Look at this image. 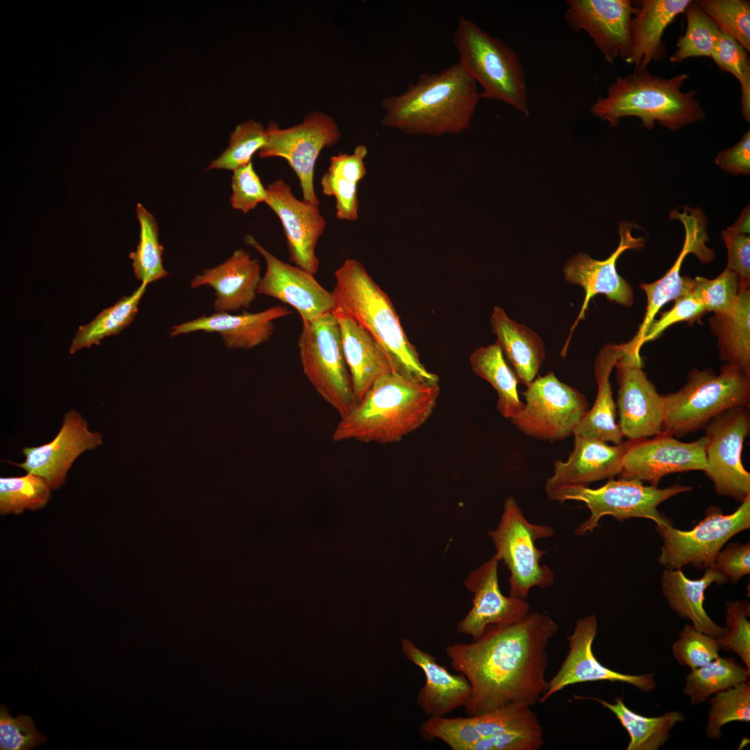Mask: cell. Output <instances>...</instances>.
<instances>
[{
    "mask_svg": "<svg viewBox=\"0 0 750 750\" xmlns=\"http://www.w3.org/2000/svg\"><path fill=\"white\" fill-rule=\"evenodd\" d=\"M244 241L256 249L266 263L258 294L292 306L299 312L302 322L314 320L334 310L336 305L332 292L319 284L315 274L281 260L251 235H247Z\"/></svg>",
    "mask_w": 750,
    "mask_h": 750,
    "instance_id": "cell-16",
    "label": "cell"
},
{
    "mask_svg": "<svg viewBox=\"0 0 750 750\" xmlns=\"http://www.w3.org/2000/svg\"><path fill=\"white\" fill-rule=\"evenodd\" d=\"M333 312L340 325L344 356L358 403L378 378L400 369L383 346L350 315L339 307Z\"/></svg>",
    "mask_w": 750,
    "mask_h": 750,
    "instance_id": "cell-27",
    "label": "cell"
},
{
    "mask_svg": "<svg viewBox=\"0 0 750 750\" xmlns=\"http://www.w3.org/2000/svg\"><path fill=\"white\" fill-rule=\"evenodd\" d=\"M688 77L681 74L665 78L651 74L648 69L634 71L618 77L608 88L606 95L592 105L591 112L612 126L623 117H637L649 130L656 122L670 131L680 129L705 117L696 91L681 90Z\"/></svg>",
    "mask_w": 750,
    "mask_h": 750,
    "instance_id": "cell-4",
    "label": "cell"
},
{
    "mask_svg": "<svg viewBox=\"0 0 750 750\" xmlns=\"http://www.w3.org/2000/svg\"><path fill=\"white\" fill-rule=\"evenodd\" d=\"M633 227V224L628 222L619 224V246L608 258L599 260L588 254L579 253L565 263L563 267L565 279L569 283L581 286L585 294L576 324L584 318L590 301L597 294H604L608 300L624 306L633 305V289L629 283L618 274L616 262L624 251L640 249L644 246L643 238L632 235Z\"/></svg>",
    "mask_w": 750,
    "mask_h": 750,
    "instance_id": "cell-22",
    "label": "cell"
},
{
    "mask_svg": "<svg viewBox=\"0 0 750 750\" xmlns=\"http://www.w3.org/2000/svg\"><path fill=\"white\" fill-rule=\"evenodd\" d=\"M291 314L286 306H272L256 313L244 312L232 315L216 312L173 326L169 329V336L195 331L216 333L228 349H247L268 340L274 329V321Z\"/></svg>",
    "mask_w": 750,
    "mask_h": 750,
    "instance_id": "cell-29",
    "label": "cell"
},
{
    "mask_svg": "<svg viewBox=\"0 0 750 750\" xmlns=\"http://www.w3.org/2000/svg\"><path fill=\"white\" fill-rule=\"evenodd\" d=\"M481 99L477 83L458 62L422 74L402 93L384 98L381 124L412 135L461 133L470 126Z\"/></svg>",
    "mask_w": 750,
    "mask_h": 750,
    "instance_id": "cell-3",
    "label": "cell"
},
{
    "mask_svg": "<svg viewBox=\"0 0 750 750\" xmlns=\"http://www.w3.org/2000/svg\"><path fill=\"white\" fill-rule=\"evenodd\" d=\"M692 487L675 483L666 488L644 485L635 479L610 478L598 488L588 486H569L547 494L551 501L563 503L572 500L585 503L590 515L576 528V535L592 532L599 526L600 519L610 515L624 520L638 517L654 521L658 526H671V521L661 514L658 506L665 500L680 493L689 492Z\"/></svg>",
    "mask_w": 750,
    "mask_h": 750,
    "instance_id": "cell-8",
    "label": "cell"
},
{
    "mask_svg": "<svg viewBox=\"0 0 750 750\" xmlns=\"http://www.w3.org/2000/svg\"><path fill=\"white\" fill-rule=\"evenodd\" d=\"M705 436L683 442L662 432L652 439L635 440L626 453L619 478L647 481L658 487L661 478L672 473L706 468Z\"/></svg>",
    "mask_w": 750,
    "mask_h": 750,
    "instance_id": "cell-17",
    "label": "cell"
},
{
    "mask_svg": "<svg viewBox=\"0 0 750 750\" xmlns=\"http://www.w3.org/2000/svg\"><path fill=\"white\" fill-rule=\"evenodd\" d=\"M544 743L542 726L517 728L482 739L467 750H538Z\"/></svg>",
    "mask_w": 750,
    "mask_h": 750,
    "instance_id": "cell-52",
    "label": "cell"
},
{
    "mask_svg": "<svg viewBox=\"0 0 750 750\" xmlns=\"http://www.w3.org/2000/svg\"><path fill=\"white\" fill-rule=\"evenodd\" d=\"M662 432L683 437L704 428L714 417L733 407L750 406V374L726 363L719 374L712 369H692L687 383L662 395Z\"/></svg>",
    "mask_w": 750,
    "mask_h": 750,
    "instance_id": "cell-7",
    "label": "cell"
},
{
    "mask_svg": "<svg viewBox=\"0 0 750 750\" xmlns=\"http://www.w3.org/2000/svg\"><path fill=\"white\" fill-rule=\"evenodd\" d=\"M557 631L549 615L533 612L512 624L490 625L471 642L447 646L452 667L472 687L467 715L539 702L548 687V644Z\"/></svg>",
    "mask_w": 750,
    "mask_h": 750,
    "instance_id": "cell-1",
    "label": "cell"
},
{
    "mask_svg": "<svg viewBox=\"0 0 750 750\" xmlns=\"http://www.w3.org/2000/svg\"><path fill=\"white\" fill-rule=\"evenodd\" d=\"M598 622L593 614L579 619L573 632L567 636L568 652L557 673L548 681L546 692L540 697L542 703L555 693L571 685L595 681L620 682L649 692L656 687L653 674L631 675L605 667L594 655L592 644L597 635Z\"/></svg>",
    "mask_w": 750,
    "mask_h": 750,
    "instance_id": "cell-18",
    "label": "cell"
},
{
    "mask_svg": "<svg viewBox=\"0 0 750 750\" xmlns=\"http://www.w3.org/2000/svg\"><path fill=\"white\" fill-rule=\"evenodd\" d=\"M47 738L39 733L33 719L21 715L10 716L6 706L0 705V749L30 750L43 744Z\"/></svg>",
    "mask_w": 750,
    "mask_h": 750,
    "instance_id": "cell-49",
    "label": "cell"
},
{
    "mask_svg": "<svg viewBox=\"0 0 750 750\" xmlns=\"http://www.w3.org/2000/svg\"><path fill=\"white\" fill-rule=\"evenodd\" d=\"M677 662L691 670L702 667L719 657L716 638L685 624L672 647Z\"/></svg>",
    "mask_w": 750,
    "mask_h": 750,
    "instance_id": "cell-48",
    "label": "cell"
},
{
    "mask_svg": "<svg viewBox=\"0 0 750 750\" xmlns=\"http://www.w3.org/2000/svg\"><path fill=\"white\" fill-rule=\"evenodd\" d=\"M565 19L575 31H584L609 62L626 60L630 51V23L639 8L629 0H568Z\"/></svg>",
    "mask_w": 750,
    "mask_h": 750,
    "instance_id": "cell-21",
    "label": "cell"
},
{
    "mask_svg": "<svg viewBox=\"0 0 750 750\" xmlns=\"http://www.w3.org/2000/svg\"><path fill=\"white\" fill-rule=\"evenodd\" d=\"M267 189L269 196L265 204L281 222L290 260L315 274L319 266L316 247L326 227L319 206L298 199L290 185L281 179L273 181Z\"/></svg>",
    "mask_w": 750,
    "mask_h": 750,
    "instance_id": "cell-20",
    "label": "cell"
},
{
    "mask_svg": "<svg viewBox=\"0 0 750 750\" xmlns=\"http://www.w3.org/2000/svg\"><path fill=\"white\" fill-rule=\"evenodd\" d=\"M469 362L473 372L497 392V408L501 415L510 419L518 415L524 405L518 394L519 381L499 344L496 342L476 349L471 354Z\"/></svg>",
    "mask_w": 750,
    "mask_h": 750,
    "instance_id": "cell-37",
    "label": "cell"
},
{
    "mask_svg": "<svg viewBox=\"0 0 750 750\" xmlns=\"http://www.w3.org/2000/svg\"><path fill=\"white\" fill-rule=\"evenodd\" d=\"M267 142L259 151L260 158L279 157L287 160L295 172L303 200L319 206L314 188V172L317 158L324 147L338 142L341 133L335 120L319 111L307 115L301 123L281 128L271 121L266 128Z\"/></svg>",
    "mask_w": 750,
    "mask_h": 750,
    "instance_id": "cell-13",
    "label": "cell"
},
{
    "mask_svg": "<svg viewBox=\"0 0 750 750\" xmlns=\"http://www.w3.org/2000/svg\"><path fill=\"white\" fill-rule=\"evenodd\" d=\"M401 648L405 657L424 674L425 684L420 689L416 702L425 715L428 718L446 717L467 705L472 687L463 674H451L437 661L436 657L407 638L401 641Z\"/></svg>",
    "mask_w": 750,
    "mask_h": 750,
    "instance_id": "cell-28",
    "label": "cell"
},
{
    "mask_svg": "<svg viewBox=\"0 0 750 750\" xmlns=\"http://www.w3.org/2000/svg\"><path fill=\"white\" fill-rule=\"evenodd\" d=\"M499 562L494 555L470 572L465 581L474 597L472 608L458 623L457 631L473 640L480 638L488 626L514 624L530 611L526 599L502 594L498 581Z\"/></svg>",
    "mask_w": 750,
    "mask_h": 750,
    "instance_id": "cell-24",
    "label": "cell"
},
{
    "mask_svg": "<svg viewBox=\"0 0 750 750\" xmlns=\"http://www.w3.org/2000/svg\"><path fill=\"white\" fill-rule=\"evenodd\" d=\"M526 403L512 423L524 434L548 442L574 434L588 410L585 396L551 371L535 378L523 392Z\"/></svg>",
    "mask_w": 750,
    "mask_h": 750,
    "instance_id": "cell-12",
    "label": "cell"
},
{
    "mask_svg": "<svg viewBox=\"0 0 750 750\" xmlns=\"http://www.w3.org/2000/svg\"><path fill=\"white\" fill-rule=\"evenodd\" d=\"M710 708L706 729V735L718 740L722 727L732 722L750 721V683L749 681L720 691L710 699Z\"/></svg>",
    "mask_w": 750,
    "mask_h": 750,
    "instance_id": "cell-44",
    "label": "cell"
},
{
    "mask_svg": "<svg viewBox=\"0 0 750 750\" xmlns=\"http://www.w3.org/2000/svg\"><path fill=\"white\" fill-rule=\"evenodd\" d=\"M102 442L101 435L90 431L85 419L76 410H71L65 413L53 440L40 447H24V462L10 463L28 474L42 477L51 490H56L65 483L67 473L76 458Z\"/></svg>",
    "mask_w": 750,
    "mask_h": 750,
    "instance_id": "cell-23",
    "label": "cell"
},
{
    "mask_svg": "<svg viewBox=\"0 0 750 750\" xmlns=\"http://www.w3.org/2000/svg\"><path fill=\"white\" fill-rule=\"evenodd\" d=\"M749 527L750 495L729 515H724L718 507H709L705 518L690 531L656 526L662 539L658 562L667 569H681L687 565L700 569L715 567L725 543Z\"/></svg>",
    "mask_w": 750,
    "mask_h": 750,
    "instance_id": "cell-11",
    "label": "cell"
},
{
    "mask_svg": "<svg viewBox=\"0 0 750 750\" xmlns=\"http://www.w3.org/2000/svg\"><path fill=\"white\" fill-rule=\"evenodd\" d=\"M268 196L251 162L233 171L230 201L234 209L247 213L259 203H265Z\"/></svg>",
    "mask_w": 750,
    "mask_h": 750,
    "instance_id": "cell-50",
    "label": "cell"
},
{
    "mask_svg": "<svg viewBox=\"0 0 750 750\" xmlns=\"http://www.w3.org/2000/svg\"><path fill=\"white\" fill-rule=\"evenodd\" d=\"M490 325L505 358L519 383L527 387L535 378L545 358L540 336L523 324L510 319L500 306H494Z\"/></svg>",
    "mask_w": 750,
    "mask_h": 750,
    "instance_id": "cell-34",
    "label": "cell"
},
{
    "mask_svg": "<svg viewBox=\"0 0 750 750\" xmlns=\"http://www.w3.org/2000/svg\"><path fill=\"white\" fill-rule=\"evenodd\" d=\"M147 284L141 285L130 295L124 296L115 304L103 310L88 324L79 326L71 345L73 354L83 348L97 345L108 336L119 333L134 319Z\"/></svg>",
    "mask_w": 750,
    "mask_h": 750,
    "instance_id": "cell-38",
    "label": "cell"
},
{
    "mask_svg": "<svg viewBox=\"0 0 750 750\" xmlns=\"http://www.w3.org/2000/svg\"><path fill=\"white\" fill-rule=\"evenodd\" d=\"M690 0H644L630 23V51L626 62L635 71L647 69L653 61L665 58L662 42L666 28L683 13Z\"/></svg>",
    "mask_w": 750,
    "mask_h": 750,
    "instance_id": "cell-31",
    "label": "cell"
},
{
    "mask_svg": "<svg viewBox=\"0 0 750 750\" xmlns=\"http://www.w3.org/2000/svg\"><path fill=\"white\" fill-rule=\"evenodd\" d=\"M690 278L684 276L685 290L674 300L673 307L662 312L658 319H655L651 324L643 338L642 345L659 337L670 326L681 322L697 320L706 312L690 291Z\"/></svg>",
    "mask_w": 750,
    "mask_h": 750,
    "instance_id": "cell-51",
    "label": "cell"
},
{
    "mask_svg": "<svg viewBox=\"0 0 750 750\" xmlns=\"http://www.w3.org/2000/svg\"><path fill=\"white\" fill-rule=\"evenodd\" d=\"M298 347L303 372L317 392L340 417L351 411L357 401L333 311L302 322Z\"/></svg>",
    "mask_w": 750,
    "mask_h": 750,
    "instance_id": "cell-9",
    "label": "cell"
},
{
    "mask_svg": "<svg viewBox=\"0 0 750 750\" xmlns=\"http://www.w3.org/2000/svg\"><path fill=\"white\" fill-rule=\"evenodd\" d=\"M624 351V344H610L601 348L594 361V374L597 394L590 410L585 413L574 430L573 435L619 444L624 435L616 423L615 404L610 376L617 361Z\"/></svg>",
    "mask_w": 750,
    "mask_h": 750,
    "instance_id": "cell-33",
    "label": "cell"
},
{
    "mask_svg": "<svg viewBox=\"0 0 750 750\" xmlns=\"http://www.w3.org/2000/svg\"><path fill=\"white\" fill-rule=\"evenodd\" d=\"M260 279L258 260L239 249L224 262L196 275L190 287H211L215 290V310L229 312L250 306L258 294Z\"/></svg>",
    "mask_w": 750,
    "mask_h": 750,
    "instance_id": "cell-30",
    "label": "cell"
},
{
    "mask_svg": "<svg viewBox=\"0 0 750 750\" xmlns=\"http://www.w3.org/2000/svg\"><path fill=\"white\" fill-rule=\"evenodd\" d=\"M715 567L733 583L750 573V544L731 543L717 556Z\"/></svg>",
    "mask_w": 750,
    "mask_h": 750,
    "instance_id": "cell-56",
    "label": "cell"
},
{
    "mask_svg": "<svg viewBox=\"0 0 750 750\" xmlns=\"http://www.w3.org/2000/svg\"><path fill=\"white\" fill-rule=\"evenodd\" d=\"M334 276L335 285L332 294L335 307L350 315L381 343L401 370L439 382V377L422 363L390 299L362 264L348 258L335 271Z\"/></svg>",
    "mask_w": 750,
    "mask_h": 750,
    "instance_id": "cell-5",
    "label": "cell"
},
{
    "mask_svg": "<svg viewBox=\"0 0 750 750\" xmlns=\"http://www.w3.org/2000/svg\"><path fill=\"white\" fill-rule=\"evenodd\" d=\"M710 58L721 70L734 76L740 85L750 81L747 51L738 41L722 30Z\"/></svg>",
    "mask_w": 750,
    "mask_h": 750,
    "instance_id": "cell-53",
    "label": "cell"
},
{
    "mask_svg": "<svg viewBox=\"0 0 750 750\" xmlns=\"http://www.w3.org/2000/svg\"><path fill=\"white\" fill-rule=\"evenodd\" d=\"M707 477L716 493L742 502L750 495V474L742 465L744 439L750 431L749 408H728L705 426Z\"/></svg>",
    "mask_w": 750,
    "mask_h": 750,
    "instance_id": "cell-14",
    "label": "cell"
},
{
    "mask_svg": "<svg viewBox=\"0 0 750 750\" xmlns=\"http://www.w3.org/2000/svg\"><path fill=\"white\" fill-rule=\"evenodd\" d=\"M687 26L678 38L677 49L670 58L672 62H680L691 57H711L718 40L720 29L717 24L694 1L685 8Z\"/></svg>",
    "mask_w": 750,
    "mask_h": 750,
    "instance_id": "cell-41",
    "label": "cell"
},
{
    "mask_svg": "<svg viewBox=\"0 0 750 750\" xmlns=\"http://www.w3.org/2000/svg\"><path fill=\"white\" fill-rule=\"evenodd\" d=\"M720 358L750 374V290L740 287L735 307L709 319Z\"/></svg>",
    "mask_w": 750,
    "mask_h": 750,
    "instance_id": "cell-35",
    "label": "cell"
},
{
    "mask_svg": "<svg viewBox=\"0 0 750 750\" xmlns=\"http://www.w3.org/2000/svg\"><path fill=\"white\" fill-rule=\"evenodd\" d=\"M615 365L618 385L619 426L628 439H643L662 432L663 403L642 369L640 353L627 349Z\"/></svg>",
    "mask_w": 750,
    "mask_h": 750,
    "instance_id": "cell-15",
    "label": "cell"
},
{
    "mask_svg": "<svg viewBox=\"0 0 750 750\" xmlns=\"http://www.w3.org/2000/svg\"><path fill=\"white\" fill-rule=\"evenodd\" d=\"M726 631L716 638L719 649L732 651L750 669V605L746 601L725 603Z\"/></svg>",
    "mask_w": 750,
    "mask_h": 750,
    "instance_id": "cell-47",
    "label": "cell"
},
{
    "mask_svg": "<svg viewBox=\"0 0 750 750\" xmlns=\"http://www.w3.org/2000/svg\"><path fill=\"white\" fill-rule=\"evenodd\" d=\"M539 726L531 708L510 706L466 717H429L420 726L419 733L426 740H440L452 750H467L482 739Z\"/></svg>",
    "mask_w": 750,
    "mask_h": 750,
    "instance_id": "cell-25",
    "label": "cell"
},
{
    "mask_svg": "<svg viewBox=\"0 0 750 750\" xmlns=\"http://www.w3.org/2000/svg\"><path fill=\"white\" fill-rule=\"evenodd\" d=\"M669 217L683 223L685 241L674 264L661 278L651 283L640 285L647 296L646 312L635 335L624 343L628 349L638 353L643 346V338L658 311L669 301L678 298L685 290V280L681 275V269L686 256L693 253L702 263L708 262L715 258L714 251L706 245L708 240L706 231L707 220L701 210L683 207L682 212L672 210Z\"/></svg>",
    "mask_w": 750,
    "mask_h": 750,
    "instance_id": "cell-19",
    "label": "cell"
},
{
    "mask_svg": "<svg viewBox=\"0 0 750 750\" xmlns=\"http://www.w3.org/2000/svg\"><path fill=\"white\" fill-rule=\"evenodd\" d=\"M51 490L44 478L33 474L1 477V515H18L26 509L36 510L43 508L51 498Z\"/></svg>",
    "mask_w": 750,
    "mask_h": 750,
    "instance_id": "cell-42",
    "label": "cell"
},
{
    "mask_svg": "<svg viewBox=\"0 0 750 750\" xmlns=\"http://www.w3.org/2000/svg\"><path fill=\"white\" fill-rule=\"evenodd\" d=\"M367 154V148L360 144L351 154L340 153L333 156L331 158L327 172L349 182L358 184L367 174L364 162Z\"/></svg>",
    "mask_w": 750,
    "mask_h": 750,
    "instance_id": "cell-57",
    "label": "cell"
},
{
    "mask_svg": "<svg viewBox=\"0 0 750 750\" xmlns=\"http://www.w3.org/2000/svg\"><path fill=\"white\" fill-rule=\"evenodd\" d=\"M553 534V528L528 522L512 497L506 499L499 522L488 535L495 547L494 555L510 572V596L526 599L531 588L553 585V572L540 562L547 551L538 549L535 542Z\"/></svg>",
    "mask_w": 750,
    "mask_h": 750,
    "instance_id": "cell-10",
    "label": "cell"
},
{
    "mask_svg": "<svg viewBox=\"0 0 750 750\" xmlns=\"http://www.w3.org/2000/svg\"><path fill=\"white\" fill-rule=\"evenodd\" d=\"M438 383L400 369L387 373L340 417L333 440L383 444L401 441L433 413L440 394Z\"/></svg>",
    "mask_w": 750,
    "mask_h": 750,
    "instance_id": "cell-2",
    "label": "cell"
},
{
    "mask_svg": "<svg viewBox=\"0 0 750 750\" xmlns=\"http://www.w3.org/2000/svg\"><path fill=\"white\" fill-rule=\"evenodd\" d=\"M573 450L566 461L556 460L553 474L544 489L549 494L569 486H588L593 481L612 478L620 472L624 457L635 440L610 445L606 442L574 435Z\"/></svg>",
    "mask_w": 750,
    "mask_h": 750,
    "instance_id": "cell-26",
    "label": "cell"
},
{
    "mask_svg": "<svg viewBox=\"0 0 750 750\" xmlns=\"http://www.w3.org/2000/svg\"><path fill=\"white\" fill-rule=\"evenodd\" d=\"M135 212L140 224V239L129 258L136 278L148 285L165 278L169 273L162 263L164 247L159 241L156 219L140 203L136 205Z\"/></svg>",
    "mask_w": 750,
    "mask_h": 750,
    "instance_id": "cell-40",
    "label": "cell"
},
{
    "mask_svg": "<svg viewBox=\"0 0 750 750\" xmlns=\"http://www.w3.org/2000/svg\"><path fill=\"white\" fill-rule=\"evenodd\" d=\"M722 238L728 251L726 267L738 277L740 287L750 285V238L749 235L735 232L728 227L722 233Z\"/></svg>",
    "mask_w": 750,
    "mask_h": 750,
    "instance_id": "cell-55",
    "label": "cell"
},
{
    "mask_svg": "<svg viewBox=\"0 0 750 750\" xmlns=\"http://www.w3.org/2000/svg\"><path fill=\"white\" fill-rule=\"evenodd\" d=\"M749 207L746 208L735 223L730 226L735 232L749 234Z\"/></svg>",
    "mask_w": 750,
    "mask_h": 750,
    "instance_id": "cell-59",
    "label": "cell"
},
{
    "mask_svg": "<svg viewBox=\"0 0 750 750\" xmlns=\"http://www.w3.org/2000/svg\"><path fill=\"white\" fill-rule=\"evenodd\" d=\"M690 289L706 311L723 314L731 311L737 303L739 279L733 272L726 267L714 279L701 276L694 279L690 278Z\"/></svg>",
    "mask_w": 750,
    "mask_h": 750,
    "instance_id": "cell-46",
    "label": "cell"
},
{
    "mask_svg": "<svg viewBox=\"0 0 750 750\" xmlns=\"http://www.w3.org/2000/svg\"><path fill=\"white\" fill-rule=\"evenodd\" d=\"M320 184L323 193L333 196L336 201V217L340 220L355 222L358 218L357 183L349 182L326 171Z\"/></svg>",
    "mask_w": 750,
    "mask_h": 750,
    "instance_id": "cell-54",
    "label": "cell"
},
{
    "mask_svg": "<svg viewBox=\"0 0 750 750\" xmlns=\"http://www.w3.org/2000/svg\"><path fill=\"white\" fill-rule=\"evenodd\" d=\"M715 163L724 171L733 175L749 174L750 172V131L748 130L741 140L733 147L720 151Z\"/></svg>",
    "mask_w": 750,
    "mask_h": 750,
    "instance_id": "cell-58",
    "label": "cell"
},
{
    "mask_svg": "<svg viewBox=\"0 0 750 750\" xmlns=\"http://www.w3.org/2000/svg\"><path fill=\"white\" fill-rule=\"evenodd\" d=\"M267 142L266 128L253 119L236 126L230 135L228 146L206 170L226 169L234 171L251 162L253 154Z\"/></svg>",
    "mask_w": 750,
    "mask_h": 750,
    "instance_id": "cell-43",
    "label": "cell"
},
{
    "mask_svg": "<svg viewBox=\"0 0 750 750\" xmlns=\"http://www.w3.org/2000/svg\"><path fill=\"white\" fill-rule=\"evenodd\" d=\"M694 3L750 51V3L745 0H697Z\"/></svg>",
    "mask_w": 750,
    "mask_h": 750,
    "instance_id": "cell-45",
    "label": "cell"
},
{
    "mask_svg": "<svg viewBox=\"0 0 750 750\" xmlns=\"http://www.w3.org/2000/svg\"><path fill=\"white\" fill-rule=\"evenodd\" d=\"M578 699H592L611 711L628 732L630 741L626 750H658L670 738V732L676 723L684 720L678 711H669L658 717L640 715L624 703L620 697L611 703L594 697L574 695Z\"/></svg>",
    "mask_w": 750,
    "mask_h": 750,
    "instance_id": "cell-36",
    "label": "cell"
},
{
    "mask_svg": "<svg viewBox=\"0 0 750 750\" xmlns=\"http://www.w3.org/2000/svg\"><path fill=\"white\" fill-rule=\"evenodd\" d=\"M453 42L458 62L481 87V98L501 101L528 116V95L524 65L501 38L460 17Z\"/></svg>",
    "mask_w": 750,
    "mask_h": 750,
    "instance_id": "cell-6",
    "label": "cell"
},
{
    "mask_svg": "<svg viewBox=\"0 0 750 750\" xmlns=\"http://www.w3.org/2000/svg\"><path fill=\"white\" fill-rule=\"evenodd\" d=\"M749 676L750 669L735 659L718 657L686 676L683 692L691 705L699 704L718 692L749 681Z\"/></svg>",
    "mask_w": 750,
    "mask_h": 750,
    "instance_id": "cell-39",
    "label": "cell"
},
{
    "mask_svg": "<svg viewBox=\"0 0 750 750\" xmlns=\"http://www.w3.org/2000/svg\"><path fill=\"white\" fill-rule=\"evenodd\" d=\"M727 581L715 567L706 569L704 575L695 580L686 577L681 569L666 568L661 585L669 605L680 617L690 619L697 630L717 638L725 634L726 628L718 626L707 614L704 593L712 583L719 585Z\"/></svg>",
    "mask_w": 750,
    "mask_h": 750,
    "instance_id": "cell-32",
    "label": "cell"
}]
</instances>
